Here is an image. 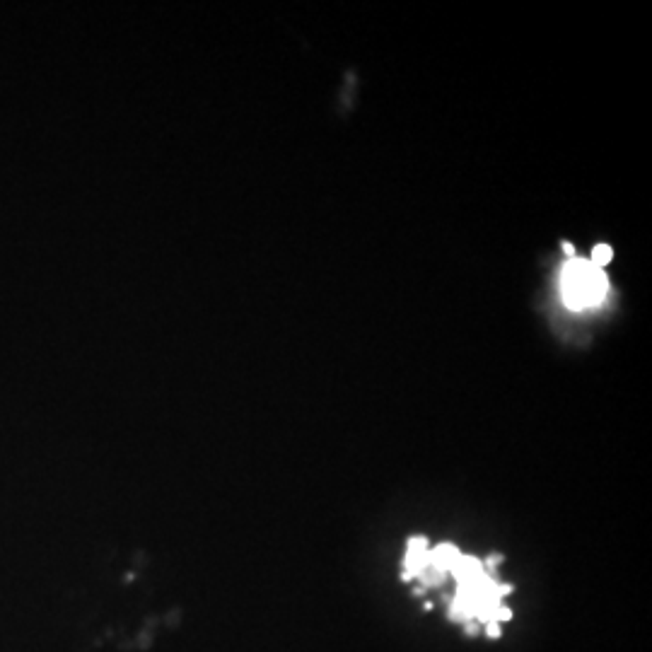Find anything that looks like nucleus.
Masks as SVG:
<instances>
[{
	"label": "nucleus",
	"instance_id": "nucleus-1",
	"mask_svg": "<svg viewBox=\"0 0 652 652\" xmlns=\"http://www.w3.org/2000/svg\"><path fill=\"white\" fill-rule=\"evenodd\" d=\"M500 558L481 561L466 556L455 543L430 546L423 536L406 543L401 578L415 583L418 594L430 589H445L447 616L469 633H483L486 638H500L503 623L510 621V585L495 578V563Z\"/></svg>",
	"mask_w": 652,
	"mask_h": 652
},
{
	"label": "nucleus",
	"instance_id": "nucleus-2",
	"mask_svg": "<svg viewBox=\"0 0 652 652\" xmlns=\"http://www.w3.org/2000/svg\"><path fill=\"white\" fill-rule=\"evenodd\" d=\"M561 292L563 302L570 309H587L607 297L609 281L604 268H597L592 261L570 259L561 276Z\"/></svg>",
	"mask_w": 652,
	"mask_h": 652
},
{
	"label": "nucleus",
	"instance_id": "nucleus-3",
	"mask_svg": "<svg viewBox=\"0 0 652 652\" xmlns=\"http://www.w3.org/2000/svg\"><path fill=\"white\" fill-rule=\"evenodd\" d=\"M611 257H613L611 247H607V244H597V247H594L592 259H589V261H592L597 268H604L609 261H611Z\"/></svg>",
	"mask_w": 652,
	"mask_h": 652
}]
</instances>
